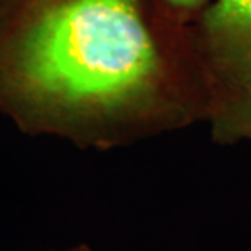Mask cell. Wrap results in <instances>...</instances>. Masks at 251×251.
<instances>
[{"label": "cell", "instance_id": "obj_1", "mask_svg": "<svg viewBox=\"0 0 251 251\" xmlns=\"http://www.w3.org/2000/svg\"><path fill=\"white\" fill-rule=\"evenodd\" d=\"M149 0H0V111L28 134L108 147L175 121Z\"/></svg>", "mask_w": 251, "mask_h": 251}, {"label": "cell", "instance_id": "obj_2", "mask_svg": "<svg viewBox=\"0 0 251 251\" xmlns=\"http://www.w3.org/2000/svg\"><path fill=\"white\" fill-rule=\"evenodd\" d=\"M204 28L217 62L240 87L251 88V0H217Z\"/></svg>", "mask_w": 251, "mask_h": 251}, {"label": "cell", "instance_id": "obj_3", "mask_svg": "<svg viewBox=\"0 0 251 251\" xmlns=\"http://www.w3.org/2000/svg\"><path fill=\"white\" fill-rule=\"evenodd\" d=\"M217 132L222 139H251V88L247 97L240 100L237 104L228 108L225 113L219 114Z\"/></svg>", "mask_w": 251, "mask_h": 251}, {"label": "cell", "instance_id": "obj_4", "mask_svg": "<svg viewBox=\"0 0 251 251\" xmlns=\"http://www.w3.org/2000/svg\"><path fill=\"white\" fill-rule=\"evenodd\" d=\"M168 5H173L176 8H194L204 2V0H165Z\"/></svg>", "mask_w": 251, "mask_h": 251}, {"label": "cell", "instance_id": "obj_5", "mask_svg": "<svg viewBox=\"0 0 251 251\" xmlns=\"http://www.w3.org/2000/svg\"><path fill=\"white\" fill-rule=\"evenodd\" d=\"M49 251H92L87 247H75V248H67V250H49Z\"/></svg>", "mask_w": 251, "mask_h": 251}]
</instances>
